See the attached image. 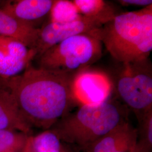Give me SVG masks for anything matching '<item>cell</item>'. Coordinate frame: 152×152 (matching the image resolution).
Here are the masks:
<instances>
[{"label":"cell","mask_w":152,"mask_h":152,"mask_svg":"<svg viewBox=\"0 0 152 152\" xmlns=\"http://www.w3.org/2000/svg\"><path fill=\"white\" fill-rule=\"evenodd\" d=\"M2 1H0V4H1V3H2V2H1Z\"/></svg>","instance_id":"21"},{"label":"cell","mask_w":152,"mask_h":152,"mask_svg":"<svg viewBox=\"0 0 152 152\" xmlns=\"http://www.w3.org/2000/svg\"><path fill=\"white\" fill-rule=\"evenodd\" d=\"M53 0H19L3 2L0 8L5 13L37 28L34 23L50 14Z\"/></svg>","instance_id":"11"},{"label":"cell","mask_w":152,"mask_h":152,"mask_svg":"<svg viewBox=\"0 0 152 152\" xmlns=\"http://www.w3.org/2000/svg\"><path fill=\"white\" fill-rule=\"evenodd\" d=\"M75 75L35 67L31 63L22 73L7 79L22 117L31 128L48 129L67 115L75 103L71 91Z\"/></svg>","instance_id":"1"},{"label":"cell","mask_w":152,"mask_h":152,"mask_svg":"<svg viewBox=\"0 0 152 152\" xmlns=\"http://www.w3.org/2000/svg\"><path fill=\"white\" fill-rule=\"evenodd\" d=\"M36 56L34 50L20 41L0 36V77L7 79L20 75Z\"/></svg>","instance_id":"8"},{"label":"cell","mask_w":152,"mask_h":152,"mask_svg":"<svg viewBox=\"0 0 152 152\" xmlns=\"http://www.w3.org/2000/svg\"><path fill=\"white\" fill-rule=\"evenodd\" d=\"M39 28L22 22L0 9V36L14 38L34 50Z\"/></svg>","instance_id":"12"},{"label":"cell","mask_w":152,"mask_h":152,"mask_svg":"<svg viewBox=\"0 0 152 152\" xmlns=\"http://www.w3.org/2000/svg\"><path fill=\"white\" fill-rule=\"evenodd\" d=\"M60 139L54 130L46 131L31 139L34 152H63Z\"/></svg>","instance_id":"15"},{"label":"cell","mask_w":152,"mask_h":152,"mask_svg":"<svg viewBox=\"0 0 152 152\" xmlns=\"http://www.w3.org/2000/svg\"><path fill=\"white\" fill-rule=\"evenodd\" d=\"M26 134L17 131L0 130V152H18L27 142Z\"/></svg>","instance_id":"16"},{"label":"cell","mask_w":152,"mask_h":152,"mask_svg":"<svg viewBox=\"0 0 152 152\" xmlns=\"http://www.w3.org/2000/svg\"><path fill=\"white\" fill-rule=\"evenodd\" d=\"M117 2L122 6H143L145 7L149 6L152 5V1L151 0H120Z\"/></svg>","instance_id":"18"},{"label":"cell","mask_w":152,"mask_h":152,"mask_svg":"<svg viewBox=\"0 0 152 152\" xmlns=\"http://www.w3.org/2000/svg\"><path fill=\"white\" fill-rule=\"evenodd\" d=\"M23 152H34L33 151L32 147L31 145V139H28L27 142L23 148Z\"/></svg>","instance_id":"19"},{"label":"cell","mask_w":152,"mask_h":152,"mask_svg":"<svg viewBox=\"0 0 152 152\" xmlns=\"http://www.w3.org/2000/svg\"><path fill=\"white\" fill-rule=\"evenodd\" d=\"M94 37L122 64L147 59L152 50V5L118 14L98 29Z\"/></svg>","instance_id":"2"},{"label":"cell","mask_w":152,"mask_h":152,"mask_svg":"<svg viewBox=\"0 0 152 152\" xmlns=\"http://www.w3.org/2000/svg\"><path fill=\"white\" fill-rule=\"evenodd\" d=\"M126 117L122 106L109 100L98 104L81 105L76 112L61 119L54 130L60 139L88 152L96 141L127 121Z\"/></svg>","instance_id":"3"},{"label":"cell","mask_w":152,"mask_h":152,"mask_svg":"<svg viewBox=\"0 0 152 152\" xmlns=\"http://www.w3.org/2000/svg\"><path fill=\"white\" fill-rule=\"evenodd\" d=\"M112 88L111 80L106 73L88 67L76 73L71 85L73 100L81 105L108 101Z\"/></svg>","instance_id":"6"},{"label":"cell","mask_w":152,"mask_h":152,"mask_svg":"<svg viewBox=\"0 0 152 152\" xmlns=\"http://www.w3.org/2000/svg\"><path fill=\"white\" fill-rule=\"evenodd\" d=\"M50 15V22L54 23L74 22L83 16L73 1L68 0L54 1Z\"/></svg>","instance_id":"14"},{"label":"cell","mask_w":152,"mask_h":152,"mask_svg":"<svg viewBox=\"0 0 152 152\" xmlns=\"http://www.w3.org/2000/svg\"><path fill=\"white\" fill-rule=\"evenodd\" d=\"M103 26L83 16L79 20L69 23L50 22L39 28L38 39L34 49L36 56L42 54L46 50L63 41L80 34H94Z\"/></svg>","instance_id":"7"},{"label":"cell","mask_w":152,"mask_h":152,"mask_svg":"<svg viewBox=\"0 0 152 152\" xmlns=\"http://www.w3.org/2000/svg\"><path fill=\"white\" fill-rule=\"evenodd\" d=\"M80 14L83 16L103 26L111 22L118 14L108 2L103 0H74Z\"/></svg>","instance_id":"13"},{"label":"cell","mask_w":152,"mask_h":152,"mask_svg":"<svg viewBox=\"0 0 152 152\" xmlns=\"http://www.w3.org/2000/svg\"><path fill=\"white\" fill-rule=\"evenodd\" d=\"M140 132L135 152H151L152 148V110L138 119Z\"/></svg>","instance_id":"17"},{"label":"cell","mask_w":152,"mask_h":152,"mask_svg":"<svg viewBox=\"0 0 152 152\" xmlns=\"http://www.w3.org/2000/svg\"><path fill=\"white\" fill-rule=\"evenodd\" d=\"M138 131L126 121L96 141L88 152H135Z\"/></svg>","instance_id":"9"},{"label":"cell","mask_w":152,"mask_h":152,"mask_svg":"<svg viewBox=\"0 0 152 152\" xmlns=\"http://www.w3.org/2000/svg\"><path fill=\"white\" fill-rule=\"evenodd\" d=\"M63 152H78L77 151H64L63 149Z\"/></svg>","instance_id":"20"},{"label":"cell","mask_w":152,"mask_h":152,"mask_svg":"<svg viewBox=\"0 0 152 152\" xmlns=\"http://www.w3.org/2000/svg\"><path fill=\"white\" fill-rule=\"evenodd\" d=\"M102 44L90 34L71 37L37 57L38 66L59 73L75 75L100 58Z\"/></svg>","instance_id":"4"},{"label":"cell","mask_w":152,"mask_h":152,"mask_svg":"<svg viewBox=\"0 0 152 152\" xmlns=\"http://www.w3.org/2000/svg\"><path fill=\"white\" fill-rule=\"evenodd\" d=\"M0 130L29 134L31 127L23 119L7 80L0 77Z\"/></svg>","instance_id":"10"},{"label":"cell","mask_w":152,"mask_h":152,"mask_svg":"<svg viewBox=\"0 0 152 152\" xmlns=\"http://www.w3.org/2000/svg\"><path fill=\"white\" fill-rule=\"evenodd\" d=\"M122 65L116 83L117 92L139 119L152 110L151 64L148 58Z\"/></svg>","instance_id":"5"}]
</instances>
